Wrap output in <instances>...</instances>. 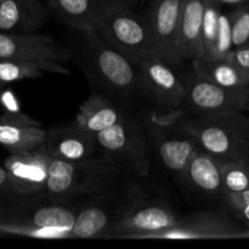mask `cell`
<instances>
[{
    "mask_svg": "<svg viewBox=\"0 0 249 249\" xmlns=\"http://www.w3.org/2000/svg\"><path fill=\"white\" fill-rule=\"evenodd\" d=\"M72 56L91 84L94 92L105 95L133 112L145 99L139 70L129 58L109 46L96 31H77Z\"/></svg>",
    "mask_w": 249,
    "mask_h": 249,
    "instance_id": "6da1fadb",
    "label": "cell"
},
{
    "mask_svg": "<svg viewBox=\"0 0 249 249\" xmlns=\"http://www.w3.org/2000/svg\"><path fill=\"white\" fill-rule=\"evenodd\" d=\"M124 174L118 163L104 155L82 162L51 157L45 194L55 201L87 199L118 187Z\"/></svg>",
    "mask_w": 249,
    "mask_h": 249,
    "instance_id": "7a4b0ae2",
    "label": "cell"
},
{
    "mask_svg": "<svg viewBox=\"0 0 249 249\" xmlns=\"http://www.w3.org/2000/svg\"><path fill=\"white\" fill-rule=\"evenodd\" d=\"M185 130L220 162L249 163V117L242 112L195 116L185 123Z\"/></svg>",
    "mask_w": 249,
    "mask_h": 249,
    "instance_id": "3957f363",
    "label": "cell"
},
{
    "mask_svg": "<svg viewBox=\"0 0 249 249\" xmlns=\"http://www.w3.org/2000/svg\"><path fill=\"white\" fill-rule=\"evenodd\" d=\"M95 31L135 66L146 56L157 53L146 16L138 14L133 6L117 4L106 7Z\"/></svg>",
    "mask_w": 249,
    "mask_h": 249,
    "instance_id": "277c9868",
    "label": "cell"
},
{
    "mask_svg": "<svg viewBox=\"0 0 249 249\" xmlns=\"http://www.w3.org/2000/svg\"><path fill=\"white\" fill-rule=\"evenodd\" d=\"M101 155L118 163L125 173L146 177L150 172V139L136 114L130 113L119 123L96 134Z\"/></svg>",
    "mask_w": 249,
    "mask_h": 249,
    "instance_id": "5b68a950",
    "label": "cell"
},
{
    "mask_svg": "<svg viewBox=\"0 0 249 249\" xmlns=\"http://www.w3.org/2000/svg\"><path fill=\"white\" fill-rule=\"evenodd\" d=\"M118 191L119 186L79 204L72 238H108L117 221L141 198L136 189H129L125 195Z\"/></svg>",
    "mask_w": 249,
    "mask_h": 249,
    "instance_id": "8992f818",
    "label": "cell"
},
{
    "mask_svg": "<svg viewBox=\"0 0 249 249\" xmlns=\"http://www.w3.org/2000/svg\"><path fill=\"white\" fill-rule=\"evenodd\" d=\"M185 85V107L194 116L243 112L248 108L249 88L229 89L213 84L196 73L182 80Z\"/></svg>",
    "mask_w": 249,
    "mask_h": 249,
    "instance_id": "52a82bcc",
    "label": "cell"
},
{
    "mask_svg": "<svg viewBox=\"0 0 249 249\" xmlns=\"http://www.w3.org/2000/svg\"><path fill=\"white\" fill-rule=\"evenodd\" d=\"M248 238L247 226L240 225L223 212H198L186 216L172 228L162 230L150 240H230Z\"/></svg>",
    "mask_w": 249,
    "mask_h": 249,
    "instance_id": "ba28073f",
    "label": "cell"
},
{
    "mask_svg": "<svg viewBox=\"0 0 249 249\" xmlns=\"http://www.w3.org/2000/svg\"><path fill=\"white\" fill-rule=\"evenodd\" d=\"M184 0H150L146 19L156 53L173 67H179V31Z\"/></svg>",
    "mask_w": 249,
    "mask_h": 249,
    "instance_id": "9c48e42d",
    "label": "cell"
},
{
    "mask_svg": "<svg viewBox=\"0 0 249 249\" xmlns=\"http://www.w3.org/2000/svg\"><path fill=\"white\" fill-rule=\"evenodd\" d=\"M180 215L169 206L160 202H146L142 197L122 216L112 229L108 238L145 240L162 230L174 226Z\"/></svg>",
    "mask_w": 249,
    "mask_h": 249,
    "instance_id": "30bf717a",
    "label": "cell"
},
{
    "mask_svg": "<svg viewBox=\"0 0 249 249\" xmlns=\"http://www.w3.org/2000/svg\"><path fill=\"white\" fill-rule=\"evenodd\" d=\"M145 100L162 106H181L185 101V85L174 67L157 53H151L136 65Z\"/></svg>",
    "mask_w": 249,
    "mask_h": 249,
    "instance_id": "8fae6325",
    "label": "cell"
},
{
    "mask_svg": "<svg viewBox=\"0 0 249 249\" xmlns=\"http://www.w3.org/2000/svg\"><path fill=\"white\" fill-rule=\"evenodd\" d=\"M50 162L45 145L31 152L11 153L4 165L12 190L24 196L45 192Z\"/></svg>",
    "mask_w": 249,
    "mask_h": 249,
    "instance_id": "7c38bea8",
    "label": "cell"
},
{
    "mask_svg": "<svg viewBox=\"0 0 249 249\" xmlns=\"http://www.w3.org/2000/svg\"><path fill=\"white\" fill-rule=\"evenodd\" d=\"M72 53L53 38L38 33L0 32V58L10 60H53L66 62Z\"/></svg>",
    "mask_w": 249,
    "mask_h": 249,
    "instance_id": "4fadbf2b",
    "label": "cell"
},
{
    "mask_svg": "<svg viewBox=\"0 0 249 249\" xmlns=\"http://www.w3.org/2000/svg\"><path fill=\"white\" fill-rule=\"evenodd\" d=\"M45 147L51 157L70 162H82L101 155L96 135L83 130L74 123L49 130Z\"/></svg>",
    "mask_w": 249,
    "mask_h": 249,
    "instance_id": "5bb4252c",
    "label": "cell"
},
{
    "mask_svg": "<svg viewBox=\"0 0 249 249\" xmlns=\"http://www.w3.org/2000/svg\"><path fill=\"white\" fill-rule=\"evenodd\" d=\"M150 146L163 167L180 182L184 181L190 160L199 148L194 136L185 129L151 139Z\"/></svg>",
    "mask_w": 249,
    "mask_h": 249,
    "instance_id": "9a60e30c",
    "label": "cell"
},
{
    "mask_svg": "<svg viewBox=\"0 0 249 249\" xmlns=\"http://www.w3.org/2000/svg\"><path fill=\"white\" fill-rule=\"evenodd\" d=\"M182 184L201 196L223 199L221 162L199 147L190 160Z\"/></svg>",
    "mask_w": 249,
    "mask_h": 249,
    "instance_id": "2e32d148",
    "label": "cell"
},
{
    "mask_svg": "<svg viewBox=\"0 0 249 249\" xmlns=\"http://www.w3.org/2000/svg\"><path fill=\"white\" fill-rule=\"evenodd\" d=\"M130 113L134 112L128 111L105 95L92 92L80 105L74 124L83 130L96 135L119 123Z\"/></svg>",
    "mask_w": 249,
    "mask_h": 249,
    "instance_id": "e0dca14e",
    "label": "cell"
},
{
    "mask_svg": "<svg viewBox=\"0 0 249 249\" xmlns=\"http://www.w3.org/2000/svg\"><path fill=\"white\" fill-rule=\"evenodd\" d=\"M48 19V10L39 0H2L0 32L33 33Z\"/></svg>",
    "mask_w": 249,
    "mask_h": 249,
    "instance_id": "ac0fdd59",
    "label": "cell"
},
{
    "mask_svg": "<svg viewBox=\"0 0 249 249\" xmlns=\"http://www.w3.org/2000/svg\"><path fill=\"white\" fill-rule=\"evenodd\" d=\"M203 0H184L179 31V57L194 61L204 55L203 48Z\"/></svg>",
    "mask_w": 249,
    "mask_h": 249,
    "instance_id": "d6986e66",
    "label": "cell"
},
{
    "mask_svg": "<svg viewBox=\"0 0 249 249\" xmlns=\"http://www.w3.org/2000/svg\"><path fill=\"white\" fill-rule=\"evenodd\" d=\"M145 126L148 139L160 138L168 134L184 130L185 123L195 117L185 105L162 106L150 102L140 114H136Z\"/></svg>",
    "mask_w": 249,
    "mask_h": 249,
    "instance_id": "ffe728a7",
    "label": "cell"
},
{
    "mask_svg": "<svg viewBox=\"0 0 249 249\" xmlns=\"http://www.w3.org/2000/svg\"><path fill=\"white\" fill-rule=\"evenodd\" d=\"M50 9L75 31H95L108 5L104 0H46Z\"/></svg>",
    "mask_w": 249,
    "mask_h": 249,
    "instance_id": "44dd1931",
    "label": "cell"
},
{
    "mask_svg": "<svg viewBox=\"0 0 249 249\" xmlns=\"http://www.w3.org/2000/svg\"><path fill=\"white\" fill-rule=\"evenodd\" d=\"M46 73L68 75L70 70L60 61L10 60L0 58V84H10L22 79L40 78Z\"/></svg>",
    "mask_w": 249,
    "mask_h": 249,
    "instance_id": "7402d4cb",
    "label": "cell"
},
{
    "mask_svg": "<svg viewBox=\"0 0 249 249\" xmlns=\"http://www.w3.org/2000/svg\"><path fill=\"white\" fill-rule=\"evenodd\" d=\"M192 70L198 77L229 89L249 88L246 77L228 58H209L201 56L192 61Z\"/></svg>",
    "mask_w": 249,
    "mask_h": 249,
    "instance_id": "603a6c76",
    "label": "cell"
},
{
    "mask_svg": "<svg viewBox=\"0 0 249 249\" xmlns=\"http://www.w3.org/2000/svg\"><path fill=\"white\" fill-rule=\"evenodd\" d=\"M48 130L41 126L0 122V145L9 152H31L45 145Z\"/></svg>",
    "mask_w": 249,
    "mask_h": 249,
    "instance_id": "cb8c5ba5",
    "label": "cell"
},
{
    "mask_svg": "<svg viewBox=\"0 0 249 249\" xmlns=\"http://www.w3.org/2000/svg\"><path fill=\"white\" fill-rule=\"evenodd\" d=\"M0 233L24 236L39 240H71V231L53 228H38L18 223H0Z\"/></svg>",
    "mask_w": 249,
    "mask_h": 249,
    "instance_id": "d4e9b609",
    "label": "cell"
},
{
    "mask_svg": "<svg viewBox=\"0 0 249 249\" xmlns=\"http://www.w3.org/2000/svg\"><path fill=\"white\" fill-rule=\"evenodd\" d=\"M203 48L204 57H213L214 49H215L216 36H218L219 16L221 14V5L214 0H203Z\"/></svg>",
    "mask_w": 249,
    "mask_h": 249,
    "instance_id": "484cf974",
    "label": "cell"
},
{
    "mask_svg": "<svg viewBox=\"0 0 249 249\" xmlns=\"http://www.w3.org/2000/svg\"><path fill=\"white\" fill-rule=\"evenodd\" d=\"M224 194L249 189V163L221 162Z\"/></svg>",
    "mask_w": 249,
    "mask_h": 249,
    "instance_id": "4316f807",
    "label": "cell"
},
{
    "mask_svg": "<svg viewBox=\"0 0 249 249\" xmlns=\"http://www.w3.org/2000/svg\"><path fill=\"white\" fill-rule=\"evenodd\" d=\"M229 17L233 49L249 46V4L233 6Z\"/></svg>",
    "mask_w": 249,
    "mask_h": 249,
    "instance_id": "83f0119b",
    "label": "cell"
},
{
    "mask_svg": "<svg viewBox=\"0 0 249 249\" xmlns=\"http://www.w3.org/2000/svg\"><path fill=\"white\" fill-rule=\"evenodd\" d=\"M233 50L232 36H231V24L229 14L221 11L219 16L218 36L215 41L213 57L212 58H225Z\"/></svg>",
    "mask_w": 249,
    "mask_h": 249,
    "instance_id": "f1b7e54d",
    "label": "cell"
},
{
    "mask_svg": "<svg viewBox=\"0 0 249 249\" xmlns=\"http://www.w3.org/2000/svg\"><path fill=\"white\" fill-rule=\"evenodd\" d=\"M223 201L236 218L243 224H249V189L241 192H226Z\"/></svg>",
    "mask_w": 249,
    "mask_h": 249,
    "instance_id": "f546056e",
    "label": "cell"
},
{
    "mask_svg": "<svg viewBox=\"0 0 249 249\" xmlns=\"http://www.w3.org/2000/svg\"><path fill=\"white\" fill-rule=\"evenodd\" d=\"M225 58H228L235 67L249 78V46L233 49Z\"/></svg>",
    "mask_w": 249,
    "mask_h": 249,
    "instance_id": "4dcf8cb0",
    "label": "cell"
},
{
    "mask_svg": "<svg viewBox=\"0 0 249 249\" xmlns=\"http://www.w3.org/2000/svg\"><path fill=\"white\" fill-rule=\"evenodd\" d=\"M0 104H1L4 112H18L21 111L19 104L16 96L11 90H1L0 92Z\"/></svg>",
    "mask_w": 249,
    "mask_h": 249,
    "instance_id": "1f68e13d",
    "label": "cell"
},
{
    "mask_svg": "<svg viewBox=\"0 0 249 249\" xmlns=\"http://www.w3.org/2000/svg\"><path fill=\"white\" fill-rule=\"evenodd\" d=\"M221 6H236V5L249 4V0H214Z\"/></svg>",
    "mask_w": 249,
    "mask_h": 249,
    "instance_id": "d6a6232c",
    "label": "cell"
},
{
    "mask_svg": "<svg viewBox=\"0 0 249 249\" xmlns=\"http://www.w3.org/2000/svg\"><path fill=\"white\" fill-rule=\"evenodd\" d=\"M4 186L11 187V185H10L9 175H7L6 169H5V168L0 167V189H2Z\"/></svg>",
    "mask_w": 249,
    "mask_h": 249,
    "instance_id": "836d02e7",
    "label": "cell"
},
{
    "mask_svg": "<svg viewBox=\"0 0 249 249\" xmlns=\"http://www.w3.org/2000/svg\"><path fill=\"white\" fill-rule=\"evenodd\" d=\"M105 2H106L108 6H112V5H117V4H124L126 5L125 2H124V0H104Z\"/></svg>",
    "mask_w": 249,
    "mask_h": 249,
    "instance_id": "e575fe53",
    "label": "cell"
},
{
    "mask_svg": "<svg viewBox=\"0 0 249 249\" xmlns=\"http://www.w3.org/2000/svg\"><path fill=\"white\" fill-rule=\"evenodd\" d=\"M124 2H125L128 6H136V5H139L140 2H142V0H124Z\"/></svg>",
    "mask_w": 249,
    "mask_h": 249,
    "instance_id": "d590c367",
    "label": "cell"
},
{
    "mask_svg": "<svg viewBox=\"0 0 249 249\" xmlns=\"http://www.w3.org/2000/svg\"><path fill=\"white\" fill-rule=\"evenodd\" d=\"M246 226H247V235H248V238H249V224H245Z\"/></svg>",
    "mask_w": 249,
    "mask_h": 249,
    "instance_id": "8d00e7d4",
    "label": "cell"
},
{
    "mask_svg": "<svg viewBox=\"0 0 249 249\" xmlns=\"http://www.w3.org/2000/svg\"><path fill=\"white\" fill-rule=\"evenodd\" d=\"M2 88H4V85H1V84H0V92H1V90H2Z\"/></svg>",
    "mask_w": 249,
    "mask_h": 249,
    "instance_id": "74e56055",
    "label": "cell"
},
{
    "mask_svg": "<svg viewBox=\"0 0 249 249\" xmlns=\"http://www.w3.org/2000/svg\"><path fill=\"white\" fill-rule=\"evenodd\" d=\"M248 109H249V100H248Z\"/></svg>",
    "mask_w": 249,
    "mask_h": 249,
    "instance_id": "f35d334b",
    "label": "cell"
},
{
    "mask_svg": "<svg viewBox=\"0 0 249 249\" xmlns=\"http://www.w3.org/2000/svg\"><path fill=\"white\" fill-rule=\"evenodd\" d=\"M2 1V0H0V2H1Z\"/></svg>",
    "mask_w": 249,
    "mask_h": 249,
    "instance_id": "ab89813d",
    "label": "cell"
}]
</instances>
